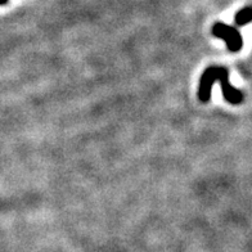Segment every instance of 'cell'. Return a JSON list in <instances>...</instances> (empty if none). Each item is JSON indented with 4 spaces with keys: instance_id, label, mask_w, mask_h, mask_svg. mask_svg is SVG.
<instances>
[{
    "instance_id": "obj_3",
    "label": "cell",
    "mask_w": 252,
    "mask_h": 252,
    "mask_svg": "<svg viewBox=\"0 0 252 252\" xmlns=\"http://www.w3.org/2000/svg\"><path fill=\"white\" fill-rule=\"evenodd\" d=\"M252 20V9L251 7H245L241 10H238V13L234 17L237 26H247Z\"/></svg>"
},
{
    "instance_id": "obj_1",
    "label": "cell",
    "mask_w": 252,
    "mask_h": 252,
    "mask_svg": "<svg viewBox=\"0 0 252 252\" xmlns=\"http://www.w3.org/2000/svg\"><path fill=\"white\" fill-rule=\"evenodd\" d=\"M219 81L222 89V95L226 102L230 104H241L245 100V94L241 90L236 89L229 83V71L222 66H210L207 67L201 75L198 84V99L203 103H207L211 98V90L214 84Z\"/></svg>"
},
{
    "instance_id": "obj_2",
    "label": "cell",
    "mask_w": 252,
    "mask_h": 252,
    "mask_svg": "<svg viewBox=\"0 0 252 252\" xmlns=\"http://www.w3.org/2000/svg\"><path fill=\"white\" fill-rule=\"evenodd\" d=\"M211 32L215 37L224 40L226 43V48L232 53H237L243 48V37L236 27L224 22H216L211 29Z\"/></svg>"
},
{
    "instance_id": "obj_4",
    "label": "cell",
    "mask_w": 252,
    "mask_h": 252,
    "mask_svg": "<svg viewBox=\"0 0 252 252\" xmlns=\"http://www.w3.org/2000/svg\"><path fill=\"white\" fill-rule=\"evenodd\" d=\"M8 0H0V5H4V4H7Z\"/></svg>"
}]
</instances>
